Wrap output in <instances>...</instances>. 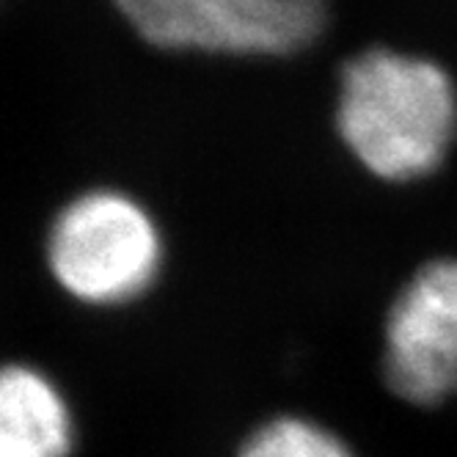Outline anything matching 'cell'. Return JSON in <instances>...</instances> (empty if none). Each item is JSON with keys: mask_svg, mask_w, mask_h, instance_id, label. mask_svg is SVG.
Returning a JSON list of instances; mask_svg holds the SVG:
<instances>
[{"mask_svg": "<svg viewBox=\"0 0 457 457\" xmlns=\"http://www.w3.org/2000/svg\"><path fill=\"white\" fill-rule=\"evenodd\" d=\"M386 380L408 403L457 395V262L421 268L386 322Z\"/></svg>", "mask_w": 457, "mask_h": 457, "instance_id": "277c9868", "label": "cell"}, {"mask_svg": "<svg viewBox=\"0 0 457 457\" xmlns=\"http://www.w3.org/2000/svg\"><path fill=\"white\" fill-rule=\"evenodd\" d=\"M337 127L380 179L408 182L441 166L457 133V91L436 61L364 50L342 70Z\"/></svg>", "mask_w": 457, "mask_h": 457, "instance_id": "6da1fadb", "label": "cell"}, {"mask_svg": "<svg viewBox=\"0 0 457 457\" xmlns=\"http://www.w3.org/2000/svg\"><path fill=\"white\" fill-rule=\"evenodd\" d=\"M45 259L61 292L113 309L141 298L162 268V237L144 204L121 190L80 193L55 215Z\"/></svg>", "mask_w": 457, "mask_h": 457, "instance_id": "7a4b0ae2", "label": "cell"}, {"mask_svg": "<svg viewBox=\"0 0 457 457\" xmlns=\"http://www.w3.org/2000/svg\"><path fill=\"white\" fill-rule=\"evenodd\" d=\"M240 457H353V452L320 424L276 419L245 441Z\"/></svg>", "mask_w": 457, "mask_h": 457, "instance_id": "8992f818", "label": "cell"}, {"mask_svg": "<svg viewBox=\"0 0 457 457\" xmlns=\"http://www.w3.org/2000/svg\"><path fill=\"white\" fill-rule=\"evenodd\" d=\"M75 416L58 383L30 364H0V457H70Z\"/></svg>", "mask_w": 457, "mask_h": 457, "instance_id": "5b68a950", "label": "cell"}, {"mask_svg": "<svg viewBox=\"0 0 457 457\" xmlns=\"http://www.w3.org/2000/svg\"><path fill=\"white\" fill-rule=\"evenodd\" d=\"M116 12L157 50L292 55L317 42L325 0H113Z\"/></svg>", "mask_w": 457, "mask_h": 457, "instance_id": "3957f363", "label": "cell"}]
</instances>
